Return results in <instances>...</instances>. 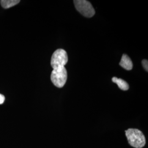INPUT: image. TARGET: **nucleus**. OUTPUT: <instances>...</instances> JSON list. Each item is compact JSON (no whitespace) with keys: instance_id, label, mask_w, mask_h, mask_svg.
Listing matches in <instances>:
<instances>
[{"instance_id":"obj_9","label":"nucleus","mask_w":148,"mask_h":148,"mask_svg":"<svg viewBox=\"0 0 148 148\" xmlns=\"http://www.w3.org/2000/svg\"><path fill=\"white\" fill-rule=\"evenodd\" d=\"M5 101V96L1 94H0V104H2Z\"/></svg>"},{"instance_id":"obj_1","label":"nucleus","mask_w":148,"mask_h":148,"mask_svg":"<svg viewBox=\"0 0 148 148\" xmlns=\"http://www.w3.org/2000/svg\"><path fill=\"white\" fill-rule=\"evenodd\" d=\"M128 143L134 148H142L145 146L146 139L143 133L135 128H129L125 131Z\"/></svg>"},{"instance_id":"obj_6","label":"nucleus","mask_w":148,"mask_h":148,"mask_svg":"<svg viewBox=\"0 0 148 148\" xmlns=\"http://www.w3.org/2000/svg\"><path fill=\"white\" fill-rule=\"evenodd\" d=\"M112 81L114 83L116 84L119 88L123 90H127L129 89V85L127 82L121 79H118L116 77H114L112 79Z\"/></svg>"},{"instance_id":"obj_4","label":"nucleus","mask_w":148,"mask_h":148,"mask_svg":"<svg viewBox=\"0 0 148 148\" xmlns=\"http://www.w3.org/2000/svg\"><path fill=\"white\" fill-rule=\"evenodd\" d=\"M74 5L79 13L87 18H91L95 14V10L90 2L86 0H75Z\"/></svg>"},{"instance_id":"obj_5","label":"nucleus","mask_w":148,"mask_h":148,"mask_svg":"<svg viewBox=\"0 0 148 148\" xmlns=\"http://www.w3.org/2000/svg\"><path fill=\"white\" fill-rule=\"evenodd\" d=\"M119 64L123 68L127 70H131L132 69V62L131 58L126 54H123L121 62Z\"/></svg>"},{"instance_id":"obj_7","label":"nucleus","mask_w":148,"mask_h":148,"mask_svg":"<svg viewBox=\"0 0 148 148\" xmlns=\"http://www.w3.org/2000/svg\"><path fill=\"white\" fill-rule=\"evenodd\" d=\"M1 6L5 9H7L16 5L20 2L19 0H1L0 1Z\"/></svg>"},{"instance_id":"obj_8","label":"nucleus","mask_w":148,"mask_h":148,"mask_svg":"<svg viewBox=\"0 0 148 148\" xmlns=\"http://www.w3.org/2000/svg\"><path fill=\"white\" fill-rule=\"evenodd\" d=\"M142 65H143V66L144 67V68L145 69V70L148 71V62L147 60L146 59H144L142 60Z\"/></svg>"},{"instance_id":"obj_2","label":"nucleus","mask_w":148,"mask_h":148,"mask_svg":"<svg viewBox=\"0 0 148 148\" xmlns=\"http://www.w3.org/2000/svg\"><path fill=\"white\" fill-rule=\"evenodd\" d=\"M68 78L67 70L65 66L53 69L51 75V79L54 85L58 88H62Z\"/></svg>"},{"instance_id":"obj_3","label":"nucleus","mask_w":148,"mask_h":148,"mask_svg":"<svg viewBox=\"0 0 148 148\" xmlns=\"http://www.w3.org/2000/svg\"><path fill=\"white\" fill-rule=\"evenodd\" d=\"M68 62V57L66 52L63 49H57L52 54L51 65L53 69L65 66Z\"/></svg>"}]
</instances>
